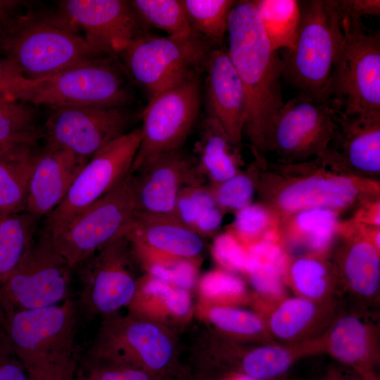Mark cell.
<instances>
[{
	"mask_svg": "<svg viewBox=\"0 0 380 380\" xmlns=\"http://www.w3.org/2000/svg\"><path fill=\"white\" fill-rule=\"evenodd\" d=\"M229 58L246 99L243 132L256 157L267 151L272 121L283 106V63L272 49L252 1H238L227 28Z\"/></svg>",
	"mask_w": 380,
	"mask_h": 380,
	"instance_id": "cell-1",
	"label": "cell"
},
{
	"mask_svg": "<svg viewBox=\"0 0 380 380\" xmlns=\"http://www.w3.org/2000/svg\"><path fill=\"white\" fill-rule=\"evenodd\" d=\"M58 13L28 11L0 25V53L30 80L103 56Z\"/></svg>",
	"mask_w": 380,
	"mask_h": 380,
	"instance_id": "cell-2",
	"label": "cell"
},
{
	"mask_svg": "<svg viewBox=\"0 0 380 380\" xmlns=\"http://www.w3.org/2000/svg\"><path fill=\"white\" fill-rule=\"evenodd\" d=\"M294 47L283 50L282 77L300 94L328 99L334 65L343 40L337 0L300 1Z\"/></svg>",
	"mask_w": 380,
	"mask_h": 380,
	"instance_id": "cell-3",
	"label": "cell"
},
{
	"mask_svg": "<svg viewBox=\"0 0 380 380\" xmlns=\"http://www.w3.org/2000/svg\"><path fill=\"white\" fill-rule=\"evenodd\" d=\"M340 13L343 40L327 98L345 114L380 115V32L362 18Z\"/></svg>",
	"mask_w": 380,
	"mask_h": 380,
	"instance_id": "cell-4",
	"label": "cell"
},
{
	"mask_svg": "<svg viewBox=\"0 0 380 380\" xmlns=\"http://www.w3.org/2000/svg\"><path fill=\"white\" fill-rule=\"evenodd\" d=\"M123 68L113 57L93 58L32 80L19 101L53 108L70 106L125 108L133 101Z\"/></svg>",
	"mask_w": 380,
	"mask_h": 380,
	"instance_id": "cell-5",
	"label": "cell"
},
{
	"mask_svg": "<svg viewBox=\"0 0 380 380\" xmlns=\"http://www.w3.org/2000/svg\"><path fill=\"white\" fill-rule=\"evenodd\" d=\"M77 310L70 298L44 308L0 310V327L28 375L74 357Z\"/></svg>",
	"mask_w": 380,
	"mask_h": 380,
	"instance_id": "cell-6",
	"label": "cell"
},
{
	"mask_svg": "<svg viewBox=\"0 0 380 380\" xmlns=\"http://www.w3.org/2000/svg\"><path fill=\"white\" fill-rule=\"evenodd\" d=\"M213 49L197 33L182 37L144 34L121 53L123 70L149 99L197 76Z\"/></svg>",
	"mask_w": 380,
	"mask_h": 380,
	"instance_id": "cell-7",
	"label": "cell"
},
{
	"mask_svg": "<svg viewBox=\"0 0 380 380\" xmlns=\"http://www.w3.org/2000/svg\"><path fill=\"white\" fill-rule=\"evenodd\" d=\"M71 270L44 229L17 267L0 283V310H30L61 303L70 298Z\"/></svg>",
	"mask_w": 380,
	"mask_h": 380,
	"instance_id": "cell-8",
	"label": "cell"
},
{
	"mask_svg": "<svg viewBox=\"0 0 380 380\" xmlns=\"http://www.w3.org/2000/svg\"><path fill=\"white\" fill-rule=\"evenodd\" d=\"M200 107L198 76L149 99L142 113L141 140L130 173H137L160 156L182 148Z\"/></svg>",
	"mask_w": 380,
	"mask_h": 380,
	"instance_id": "cell-9",
	"label": "cell"
},
{
	"mask_svg": "<svg viewBox=\"0 0 380 380\" xmlns=\"http://www.w3.org/2000/svg\"><path fill=\"white\" fill-rule=\"evenodd\" d=\"M141 140L140 127L97 151L82 167L63 201L46 217L44 229L51 236L118 186L129 173Z\"/></svg>",
	"mask_w": 380,
	"mask_h": 380,
	"instance_id": "cell-10",
	"label": "cell"
},
{
	"mask_svg": "<svg viewBox=\"0 0 380 380\" xmlns=\"http://www.w3.org/2000/svg\"><path fill=\"white\" fill-rule=\"evenodd\" d=\"M129 173L110 192L51 237L57 251L73 269L99 249L128 232L134 217Z\"/></svg>",
	"mask_w": 380,
	"mask_h": 380,
	"instance_id": "cell-11",
	"label": "cell"
},
{
	"mask_svg": "<svg viewBox=\"0 0 380 380\" xmlns=\"http://www.w3.org/2000/svg\"><path fill=\"white\" fill-rule=\"evenodd\" d=\"M133 256L126 232L78 264L81 289L77 308L89 316L110 315L129 305L138 283L132 271Z\"/></svg>",
	"mask_w": 380,
	"mask_h": 380,
	"instance_id": "cell-12",
	"label": "cell"
},
{
	"mask_svg": "<svg viewBox=\"0 0 380 380\" xmlns=\"http://www.w3.org/2000/svg\"><path fill=\"white\" fill-rule=\"evenodd\" d=\"M89 352L92 359L138 368L160 380L172 373L173 349L169 338L145 320L105 321Z\"/></svg>",
	"mask_w": 380,
	"mask_h": 380,
	"instance_id": "cell-13",
	"label": "cell"
},
{
	"mask_svg": "<svg viewBox=\"0 0 380 380\" xmlns=\"http://www.w3.org/2000/svg\"><path fill=\"white\" fill-rule=\"evenodd\" d=\"M336 127L334 108L329 99L298 94L274 115L267 141V151L292 163L317 156L330 142Z\"/></svg>",
	"mask_w": 380,
	"mask_h": 380,
	"instance_id": "cell-14",
	"label": "cell"
},
{
	"mask_svg": "<svg viewBox=\"0 0 380 380\" xmlns=\"http://www.w3.org/2000/svg\"><path fill=\"white\" fill-rule=\"evenodd\" d=\"M125 108L70 106L53 108L42 129L49 145L64 148L87 163L103 147L128 132Z\"/></svg>",
	"mask_w": 380,
	"mask_h": 380,
	"instance_id": "cell-15",
	"label": "cell"
},
{
	"mask_svg": "<svg viewBox=\"0 0 380 380\" xmlns=\"http://www.w3.org/2000/svg\"><path fill=\"white\" fill-rule=\"evenodd\" d=\"M57 13L77 30L103 56L121 54L136 39L146 34L129 1L65 0Z\"/></svg>",
	"mask_w": 380,
	"mask_h": 380,
	"instance_id": "cell-16",
	"label": "cell"
},
{
	"mask_svg": "<svg viewBox=\"0 0 380 380\" xmlns=\"http://www.w3.org/2000/svg\"><path fill=\"white\" fill-rule=\"evenodd\" d=\"M313 172L284 180L274 194V203L282 212L321 208L334 211L348 208L373 192L371 181L350 175L330 172L319 157L314 161Z\"/></svg>",
	"mask_w": 380,
	"mask_h": 380,
	"instance_id": "cell-17",
	"label": "cell"
},
{
	"mask_svg": "<svg viewBox=\"0 0 380 380\" xmlns=\"http://www.w3.org/2000/svg\"><path fill=\"white\" fill-rule=\"evenodd\" d=\"M132 175L134 214L173 215L180 191L207 182L194 155L182 148L160 156Z\"/></svg>",
	"mask_w": 380,
	"mask_h": 380,
	"instance_id": "cell-18",
	"label": "cell"
},
{
	"mask_svg": "<svg viewBox=\"0 0 380 380\" xmlns=\"http://www.w3.org/2000/svg\"><path fill=\"white\" fill-rule=\"evenodd\" d=\"M334 108L336 127L330 142L317 157L342 171L379 173L380 115H348Z\"/></svg>",
	"mask_w": 380,
	"mask_h": 380,
	"instance_id": "cell-19",
	"label": "cell"
},
{
	"mask_svg": "<svg viewBox=\"0 0 380 380\" xmlns=\"http://www.w3.org/2000/svg\"><path fill=\"white\" fill-rule=\"evenodd\" d=\"M205 68L206 116L216 120L231 141L239 146L245 122V94L227 50L213 49Z\"/></svg>",
	"mask_w": 380,
	"mask_h": 380,
	"instance_id": "cell-20",
	"label": "cell"
},
{
	"mask_svg": "<svg viewBox=\"0 0 380 380\" xmlns=\"http://www.w3.org/2000/svg\"><path fill=\"white\" fill-rule=\"evenodd\" d=\"M86 163L66 148L45 144L36 151L25 210L39 218L47 216L63 201Z\"/></svg>",
	"mask_w": 380,
	"mask_h": 380,
	"instance_id": "cell-21",
	"label": "cell"
},
{
	"mask_svg": "<svg viewBox=\"0 0 380 380\" xmlns=\"http://www.w3.org/2000/svg\"><path fill=\"white\" fill-rule=\"evenodd\" d=\"M127 235L133 242L195 262L203 248L202 237L172 215L134 214Z\"/></svg>",
	"mask_w": 380,
	"mask_h": 380,
	"instance_id": "cell-22",
	"label": "cell"
},
{
	"mask_svg": "<svg viewBox=\"0 0 380 380\" xmlns=\"http://www.w3.org/2000/svg\"><path fill=\"white\" fill-rule=\"evenodd\" d=\"M193 155L199 171L211 184L221 183L239 172L241 162L239 145L234 144L214 118L206 116L202 123Z\"/></svg>",
	"mask_w": 380,
	"mask_h": 380,
	"instance_id": "cell-23",
	"label": "cell"
},
{
	"mask_svg": "<svg viewBox=\"0 0 380 380\" xmlns=\"http://www.w3.org/2000/svg\"><path fill=\"white\" fill-rule=\"evenodd\" d=\"M34 146H18L0 156V215L25 211Z\"/></svg>",
	"mask_w": 380,
	"mask_h": 380,
	"instance_id": "cell-24",
	"label": "cell"
},
{
	"mask_svg": "<svg viewBox=\"0 0 380 380\" xmlns=\"http://www.w3.org/2000/svg\"><path fill=\"white\" fill-rule=\"evenodd\" d=\"M243 272L257 292L269 298H280L283 277L287 269L286 256L276 241H255L246 246Z\"/></svg>",
	"mask_w": 380,
	"mask_h": 380,
	"instance_id": "cell-25",
	"label": "cell"
},
{
	"mask_svg": "<svg viewBox=\"0 0 380 380\" xmlns=\"http://www.w3.org/2000/svg\"><path fill=\"white\" fill-rule=\"evenodd\" d=\"M132 313L141 316L151 311L158 315L184 317L189 313L191 300L186 289L148 274L137 283L129 304Z\"/></svg>",
	"mask_w": 380,
	"mask_h": 380,
	"instance_id": "cell-26",
	"label": "cell"
},
{
	"mask_svg": "<svg viewBox=\"0 0 380 380\" xmlns=\"http://www.w3.org/2000/svg\"><path fill=\"white\" fill-rule=\"evenodd\" d=\"M343 270L354 292L363 297L376 293L380 284V258L372 238L359 234L352 239L344 253Z\"/></svg>",
	"mask_w": 380,
	"mask_h": 380,
	"instance_id": "cell-27",
	"label": "cell"
},
{
	"mask_svg": "<svg viewBox=\"0 0 380 380\" xmlns=\"http://www.w3.org/2000/svg\"><path fill=\"white\" fill-rule=\"evenodd\" d=\"M252 3L272 49L292 50L300 22V1L253 0Z\"/></svg>",
	"mask_w": 380,
	"mask_h": 380,
	"instance_id": "cell-28",
	"label": "cell"
},
{
	"mask_svg": "<svg viewBox=\"0 0 380 380\" xmlns=\"http://www.w3.org/2000/svg\"><path fill=\"white\" fill-rule=\"evenodd\" d=\"M172 216L202 237L219 229L222 210L208 185L189 186L180 191Z\"/></svg>",
	"mask_w": 380,
	"mask_h": 380,
	"instance_id": "cell-29",
	"label": "cell"
},
{
	"mask_svg": "<svg viewBox=\"0 0 380 380\" xmlns=\"http://www.w3.org/2000/svg\"><path fill=\"white\" fill-rule=\"evenodd\" d=\"M39 219L26 211L0 215V283L17 267L29 250Z\"/></svg>",
	"mask_w": 380,
	"mask_h": 380,
	"instance_id": "cell-30",
	"label": "cell"
},
{
	"mask_svg": "<svg viewBox=\"0 0 380 380\" xmlns=\"http://www.w3.org/2000/svg\"><path fill=\"white\" fill-rule=\"evenodd\" d=\"M329 353L338 361L360 365L370 351V334L368 327L359 318L346 315L332 327L327 339Z\"/></svg>",
	"mask_w": 380,
	"mask_h": 380,
	"instance_id": "cell-31",
	"label": "cell"
},
{
	"mask_svg": "<svg viewBox=\"0 0 380 380\" xmlns=\"http://www.w3.org/2000/svg\"><path fill=\"white\" fill-rule=\"evenodd\" d=\"M238 1L181 0L192 30L214 48L223 49L230 12Z\"/></svg>",
	"mask_w": 380,
	"mask_h": 380,
	"instance_id": "cell-32",
	"label": "cell"
},
{
	"mask_svg": "<svg viewBox=\"0 0 380 380\" xmlns=\"http://www.w3.org/2000/svg\"><path fill=\"white\" fill-rule=\"evenodd\" d=\"M43 137L30 104L0 96V146H35Z\"/></svg>",
	"mask_w": 380,
	"mask_h": 380,
	"instance_id": "cell-33",
	"label": "cell"
},
{
	"mask_svg": "<svg viewBox=\"0 0 380 380\" xmlns=\"http://www.w3.org/2000/svg\"><path fill=\"white\" fill-rule=\"evenodd\" d=\"M141 23L160 30L167 36L182 37L195 32L187 19L181 0L129 1Z\"/></svg>",
	"mask_w": 380,
	"mask_h": 380,
	"instance_id": "cell-34",
	"label": "cell"
},
{
	"mask_svg": "<svg viewBox=\"0 0 380 380\" xmlns=\"http://www.w3.org/2000/svg\"><path fill=\"white\" fill-rule=\"evenodd\" d=\"M130 241L134 256L148 275L186 290L193 285L196 276L194 261L173 257Z\"/></svg>",
	"mask_w": 380,
	"mask_h": 380,
	"instance_id": "cell-35",
	"label": "cell"
},
{
	"mask_svg": "<svg viewBox=\"0 0 380 380\" xmlns=\"http://www.w3.org/2000/svg\"><path fill=\"white\" fill-rule=\"evenodd\" d=\"M317 313L314 300L300 296L287 298L272 311L269 327L275 336L283 340L292 339L310 326Z\"/></svg>",
	"mask_w": 380,
	"mask_h": 380,
	"instance_id": "cell-36",
	"label": "cell"
},
{
	"mask_svg": "<svg viewBox=\"0 0 380 380\" xmlns=\"http://www.w3.org/2000/svg\"><path fill=\"white\" fill-rule=\"evenodd\" d=\"M295 354L278 346H260L247 352L236 367L241 374L257 380H266L280 376L293 364Z\"/></svg>",
	"mask_w": 380,
	"mask_h": 380,
	"instance_id": "cell-37",
	"label": "cell"
},
{
	"mask_svg": "<svg viewBox=\"0 0 380 380\" xmlns=\"http://www.w3.org/2000/svg\"><path fill=\"white\" fill-rule=\"evenodd\" d=\"M294 227L312 249L321 251L329 245L336 229V213L321 208L303 210L296 213Z\"/></svg>",
	"mask_w": 380,
	"mask_h": 380,
	"instance_id": "cell-38",
	"label": "cell"
},
{
	"mask_svg": "<svg viewBox=\"0 0 380 380\" xmlns=\"http://www.w3.org/2000/svg\"><path fill=\"white\" fill-rule=\"evenodd\" d=\"M289 274L300 296L315 301L327 293L328 272L321 260L312 257L298 258L290 266Z\"/></svg>",
	"mask_w": 380,
	"mask_h": 380,
	"instance_id": "cell-39",
	"label": "cell"
},
{
	"mask_svg": "<svg viewBox=\"0 0 380 380\" xmlns=\"http://www.w3.org/2000/svg\"><path fill=\"white\" fill-rule=\"evenodd\" d=\"M210 320L221 330L241 336H254L264 329L262 319L253 312L227 305H216L208 311Z\"/></svg>",
	"mask_w": 380,
	"mask_h": 380,
	"instance_id": "cell-40",
	"label": "cell"
},
{
	"mask_svg": "<svg viewBox=\"0 0 380 380\" xmlns=\"http://www.w3.org/2000/svg\"><path fill=\"white\" fill-rule=\"evenodd\" d=\"M208 186L222 210L238 211L251 204L255 189L253 178L248 174L239 172L224 182Z\"/></svg>",
	"mask_w": 380,
	"mask_h": 380,
	"instance_id": "cell-41",
	"label": "cell"
},
{
	"mask_svg": "<svg viewBox=\"0 0 380 380\" xmlns=\"http://www.w3.org/2000/svg\"><path fill=\"white\" fill-rule=\"evenodd\" d=\"M200 289L206 298L220 303L237 301L246 292L245 284L239 277L222 270L205 274L201 280Z\"/></svg>",
	"mask_w": 380,
	"mask_h": 380,
	"instance_id": "cell-42",
	"label": "cell"
},
{
	"mask_svg": "<svg viewBox=\"0 0 380 380\" xmlns=\"http://www.w3.org/2000/svg\"><path fill=\"white\" fill-rule=\"evenodd\" d=\"M94 363L73 380H160L148 372L124 364L92 359Z\"/></svg>",
	"mask_w": 380,
	"mask_h": 380,
	"instance_id": "cell-43",
	"label": "cell"
},
{
	"mask_svg": "<svg viewBox=\"0 0 380 380\" xmlns=\"http://www.w3.org/2000/svg\"><path fill=\"white\" fill-rule=\"evenodd\" d=\"M234 222L236 236L242 241L253 240L263 234L270 223L268 210L258 204H249L236 211Z\"/></svg>",
	"mask_w": 380,
	"mask_h": 380,
	"instance_id": "cell-44",
	"label": "cell"
},
{
	"mask_svg": "<svg viewBox=\"0 0 380 380\" xmlns=\"http://www.w3.org/2000/svg\"><path fill=\"white\" fill-rule=\"evenodd\" d=\"M213 254L217 262L232 271H243L246 245L234 234L226 232L217 236L213 244Z\"/></svg>",
	"mask_w": 380,
	"mask_h": 380,
	"instance_id": "cell-45",
	"label": "cell"
},
{
	"mask_svg": "<svg viewBox=\"0 0 380 380\" xmlns=\"http://www.w3.org/2000/svg\"><path fill=\"white\" fill-rule=\"evenodd\" d=\"M0 380H29L26 368L0 327Z\"/></svg>",
	"mask_w": 380,
	"mask_h": 380,
	"instance_id": "cell-46",
	"label": "cell"
},
{
	"mask_svg": "<svg viewBox=\"0 0 380 380\" xmlns=\"http://www.w3.org/2000/svg\"><path fill=\"white\" fill-rule=\"evenodd\" d=\"M32 80L24 77L8 59L0 57V96L19 100Z\"/></svg>",
	"mask_w": 380,
	"mask_h": 380,
	"instance_id": "cell-47",
	"label": "cell"
},
{
	"mask_svg": "<svg viewBox=\"0 0 380 380\" xmlns=\"http://www.w3.org/2000/svg\"><path fill=\"white\" fill-rule=\"evenodd\" d=\"M76 372L75 358L51 365L29 375V380H73Z\"/></svg>",
	"mask_w": 380,
	"mask_h": 380,
	"instance_id": "cell-48",
	"label": "cell"
},
{
	"mask_svg": "<svg viewBox=\"0 0 380 380\" xmlns=\"http://www.w3.org/2000/svg\"><path fill=\"white\" fill-rule=\"evenodd\" d=\"M341 12L354 17L379 16V0H337Z\"/></svg>",
	"mask_w": 380,
	"mask_h": 380,
	"instance_id": "cell-49",
	"label": "cell"
},
{
	"mask_svg": "<svg viewBox=\"0 0 380 380\" xmlns=\"http://www.w3.org/2000/svg\"><path fill=\"white\" fill-rule=\"evenodd\" d=\"M23 2L19 0H0V25L15 15Z\"/></svg>",
	"mask_w": 380,
	"mask_h": 380,
	"instance_id": "cell-50",
	"label": "cell"
},
{
	"mask_svg": "<svg viewBox=\"0 0 380 380\" xmlns=\"http://www.w3.org/2000/svg\"><path fill=\"white\" fill-rule=\"evenodd\" d=\"M223 380H257L248 376L234 373Z\"/></svg>",
	"mask_w": 380,
	"mask_h": 380,
	"instance_id": "cell-51",
	"label": "cell"
},
{
	"mask_svg": "<svg viewBox=\"0 0 380 380\" xmlns=\"http://www.w3.org/2000/svg\"><path fill=\"white\" fill-rule=\"evenodd\" d=\"M15 146H0V156L4 153V152H6V151H8V149L13 148V147H15Z\"/></svg>",
	"mask_w": 380,
	"mask_h": 380,
	"instance_id": "cell-52",
	"label": "cell"
},
{
	"mask_svg": "<svg viewBox=\"0 0 380 380\" xmlns=\"http://www.w3.org/2000/svg\"><path fill=\"white\" fill-rule=\"evenodd\" d=\"M358 380H370V379H368V378L364 377V378H362V379H358Z\"/></svg>",
	"mask_w": 380,
	"mask_h": 380,
	"instance_id": "cell-53",
	"label": "cell"
}]
</instances>
